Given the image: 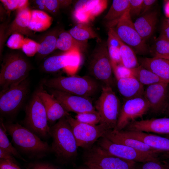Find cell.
<instances>
[{"label": "cell", "instance_id": "1", "mask_svg": "<svg viewBox=\"0 0 169 169\" xmlns=\"http://www.w3.org/2000/svg\"><path fill=\"white\" fill-rule=\"evenodd\" d=\"M15 148L31 159H40L51 152V146L38 136L18 123H4Z\"/></svg>", "mask_w": 169, "mask_h": 169}, {"label": "cell", "instance_id": "2", "mask_svg": "<svg viewBox=\"0 0 169 169\" xmlns=\"http://www.w3.org/2000/svg\"><path fill=\"white\" fill-rule=\"evenodd\" d=\"M51 137L53 141L51 152L57 159L66 163L75 158L78 146L71 127L66 117L59 120L50 126Z\"/></svg>", "mask_w": 169, "mask_h": 169}, {"label": "cell", "instance_id": "3", "mask_svg": "<svg viewBox=\"0 0 169 169\" xmlns=\"http://www.w3.org/2000/svg\"><path fill=\"white\" fill-rule=\"evenodd\" d=\"M43 84L47 88L90 98L100 90V82L90 76H59L45 79Z\"/></svg>", "mask_w": 169, "mask_h": 169}, {"label": "cell", "instance_id": "4", "mask_svg": "<svg viewBox=\"0 0 169 169\" xmlns=\"http://www.w3.org/2000/svg\"><path fill=\"white\" fill-rule=\"evenodd\" d=\"M24 127L41 138L51 137L47 115L44 106L36 92L25 108Z\"/></svg>", "mask_w": 169, "mask_h": 169}, {"label": "cell", "instance_id": "5", "mask_svg": "<svg viewBox=\"0 0 169 169\" xmlns=\"http://www.w3.org/2000/svg\"><path fill=\"white\" fill-rule=\"evenodd\" d=\"M30 66L27 60L17 54H11L4 59L0 72L2 90L16 85L27 78Z\"/></svg>", "mask_w": 169, "mask_h": 169}, {"label": "cell", "instance_id": "6", "mask_svg": "<svg viewBox=\"0 0 169 169\" xmlns=\"http://www.w3.org/2000/svg\"><path fill=\"white\" fill-rule=\"evenodd\" d=\"M84 154V164L97 169H136V162L115 156L98 145L87 148Z\"/></svg>", "mask_w": 169, "mask_h": 169}, {"label": "cell", "instance_id": "7", "mask_svg": "<svg viewBox=\"0 0 169 169\" xmlns=\"http://www.w3.org/2000/svg\"><path fill=\"white\" fill-rule=\"evenodd\" d=\"M120 101L112 88L103 86L96 100L95 108L101 117L100 124L108 129H114L116 125L121 108Z\"/></svg>", "mask_w": 169, "mask_h": 169}, {"label": "cell", "instance_id": "8", "mask_svg": "<svg viewBox=\"0 0 169 169\" xmlns=\"http://www.w3.org/2000/svg\"><path fill=\"white\" fill-rule=\"evenodd\" d=\"M89 72L90 76L104 86L113 88L114 84L113 74L107 44H101L92 54Z\"/></svg>", "mask_w": 169, "mask_h": 169}, {"label": "cell", "instance_id": "9", "mask_svg": "<svg viewBox=\"0 0 169 169\" xmlns=\"http://www.w3.org/2000/svg\"><path fill=\"white\" fill-rule=\"evenodd\" d=\"M112 28L120 39L131 47L136 53L143 55L149 52L146 42L135 27L129 15V9Z\"/></svg>", "mask_w": 169, "mask_h": 169}, {"label": "cell", "instance_id": "10", "mask_svg": "<svg viewBox=\"0 0 169 169\" xmlns=\"http://www.w3.org/2000/svg\"><path fill=\"white\" fill-rule=\"evenodd\" d=\"M27 78L20 83L5 90L0 95V111L5 116L17 113L22 106L29 90Z\"/></svg>", "mask_w": 169, "mask_h": 169}, {"label": "cell", "instance_id": "11", "mask_svg": "<svg viewBox=\"0 0 169 169\" xmlns=\"http://www.w3.org/2000/svg\"><path fill=\"white\" fill-rule=\"evenodd\" d=\"M75 138L78 147L88 148L104 137L108 129L102 124L93 125L78 121L70 115L66 116Z\"/></svg>", "mask_w": 169, "mask_h": 169}, {"label": "cell", "instance_id": "12", "mask_svg": "<svg viewBox=\"0 0 169 169\" xmlns=\"http://www.w3.org/2000/svg\"><path fill=\"white\" fill-rule=\"evenodd\" d=\"M98 145L115 156L136 162L143 163L158 160L157 156L140 151L125 145L114 143L105 137L99 139Z\"/></svg>", "mask_w": 169, "mask_h": 169}, {"label": "cell", "instance_id": "13", "mask_svg": "<svg viewBox=\"0 0 169 169\" xmlns=\"http://www.w3.org/2000/svg\"><path fill=\"white\" fill-rule=\"evenodd\" d=\"M150 109L144 96L125 100L121 106L115 129L120 131L135 119L142 117Z\"/></svg>", "mask_w": 169, "mask_h": 169}, {"label": "cell", "instance_id": "14", "mask_svg": "<svg viewBox=\"0 0 169 169\" xmlns=\"http://www.w3.org/2000/svg\"><path fill=\"white\" fill-rule=\"evenodd\" d=\"M168 84L159 83L148 86L145 90L144 97L152 112L158 114L167 110L169 103Z\"/></svg>", "mask_w": 169, "mask_h": 169}, {"label": "cell", "instance_id": "15", "mask_svg": "<svg viewBox=\"0 0 169 169\" xmlns=\"http://www.w3.org/2000/svg\"><path fill=\"white\" fill-rule=\"evenodd\" d=\"M48 88V92L54 96L68 112L77 114L96 110L90 98Z\"/></svg>", "mask_w": 169, "mask_h": 169}, {"label": "cell", "instance_id": "16", "mask_svg": "<svg viewBox=\"0 0 169 169\" xmlns=\"http://www.w3.org/2000/svg\"><path fill=\"white\" fill-rule=\"evenodd\" d=\"M104 137L114 143L125 145L157 156L161 153L143 142L130 137L122 130L119 131L115 129L107 130L105 132Z\"/></svg>", "mask_w": 169, "mask_h": 169}, {"label": "cell", "instance_id": "17", "mask_svg": "<svg viewBox=\"0 0 169 169\" xmlns=\"http://www.w3.org/2000/svg\"><path fill=\"white\" fill-rule=\"evenodd\" d=\"M126 127L128 131L169 134V118L135 120Z\"/></svg>", "mask_w": 169, "mask_h": 169}, {"label": "cell", "instance_id": "18", "mask_svg": "<svg viewBox=\"0 0 169 169\" xmlns=\"http://www.w3.org/2000/svg\"><path fill=\"white\" fill-rule=\"evenodd\" d=\"M36 92L44 106L48 122L50 125L69 115L54 96L42 87H41Z\"/></svg>", "mask_w": 169, "mask_h": 169}, {"label": "cell", "instance_id": "19", "mask_svg": "<svg viewBox=\"0 0 169 169\" xmlns=\"http://www.w3.org/2000/svg\"><path fill=\"white\" fill-rule=\"evenodd\" d=\"M128 136L139 140L161 153L169 154V139L142 132L124 131Z\"/></svg>", "mask_w": 169, "mask_h": 169}, {"label": "cell", "instance_id": "20", "mask_svg": "<svg viewBox=\"0 0 169 169\" xmlns=\"http://www.w3.org/2000/svg\"><path fill=\"white\" fill-rule=\"evenodd\" d=\"M140 65L156 74L164 82L169 84V60L153 57L143 58L138 60Z\"/></svg>", "mask_w": 169, "mask_h": 169}, {"label": "cell", "instance_id": "21", "mask_svg": "<svg viewBox=\"0 0 169 169\" xmlns=\"http://www.w3.org/2000/svg\"><path fill=\"white\" fill-rule=\"evenodd\" d=\"M116 85L119 92L125 100L144 96L143 85L134 77L118 79Z\"/></svg>", "mask_w": 169, "mask_h": 169}, {"label": "cell", "instance_id": "22", "mask_svg": "<svg viewBox=\"0 0 169 169\" xmlns=\"http://www.w3.org/2000/svg\"><path fill=\"white\" fill-rule=\"evenodd\" d=\"M31 11L28 7L18 10L16 16L7 29L5 35V39L14 33L30 35L32 33L28 28Z\"/></svg>", "mask_w": 169, "mask_h": 169}, {"label": "cell", "instance_id": "23", "mask_svg": "<svg viewBox=\"0 0 169 169\" xmlns=\"http://www.w3.org/2000/svg\"><path fill=\"white\" fill-rule=\"evenodd\" d=\"M157 12H149L138 18L134 23L136 31L146 42L152 35L157 22Z\"/></svg>", "mask_w": 169, "mask_h": 169}, {"label": "cell", "instance_id": "24", "mask_svg": "<svg viewBox=\"0 0 169 169\" xmlns=\"http://www.w3.org/2000/svg\"><path fill=\"white\" fill-rule=\"evenodd\" d=\"M129 0H114L104 19L108 23L109 28H114L118 22L128 11Z\"/></svg>", "mask_w": 169, "mask_h": 169}, {"label": "cell", "instance_id": "25", "mask_svg": "<svg viewBox=\"0 0 169 169\" xmlns=\"http://www.w3.org/2000/svg\"><path fill=\"white\" fill-rule=\"evenodd\" d=\"M52 22V17L45 11L40 10H32L28 28L31 31H44L50 28Z\"/></svg>", "mask_w": 169, "mask_h": 169}, {"label": "cell", "instance_id": "26", "mask_svg": "<svg viewBox=\"0 0 169 169\" xmlns=\"http://www.w3.org/2000/svg\"><path fill=\"white\" fill-rule=\"evenodd\" d=\"M69 51L50 57L44 62L43 69L45 71L48 73L56 72L61 69L65 71L69 65Z\"/></svg>", "mask_w": 169, "mask_h": 169}, {"label": "cell", "instance_id": "27", "mask_svg": "<svg viewBox=\"0 0 169 169\" xmlns=\"http://www.w3.org/2000/svg\"><path fill=\"white\" fill-rule=\"evenodd\" d=\"M87 42L79 41L74 38L67 32H62L59 34L56 42V49L64 52L75 48L80 51L84 50L86 47Z\"/></svg>", "mask_w": 169, "mask_h": 169}, {"label": "cell", "instance_id": "28", "mask_svg": "<svg viewBox=\"0 0 169 169\" xmlns=\"http://www.w3.org/2000/svg\"><path fill=\"white\" fill-rule=\"evenodd\" d=\"M131 69L134 76L143 85L164 82L156 74L141 65Z\"/></svg>", "mask_w": 169, "mask_h": 169}, {"label": "cell", "instance_id": "29", "mask_svg": "<svg viewBox=\"0 0 169 169\" xmlns=\"http://www.w3.org/2000/svg\"><path fill=\"white\" fill-rule=\"evenodd\" d=\"M118 38L120 44L119 50L122 64L130 69L139 66L140 65L134 50L124 43L119 37Z\"/></svg>", "mask_w": 169, "mask_h": 169}, {"label": "cell", "instance_id": "30", "mask_svg": "<svg viewBox=\"0 0 169 169\" xmlns=\"http://www.w3.org/2000/svg\"><path fill=\"white\" fill-rule=\"evenodd\" d=\"M68 32L75 39L81 42H87L89 39L98 37L95 31L87 24H78Z\"/></svg>", "mask_w": 169, "mask_h": 169}, {"label": "cell", "instance_id": "31", "mask_svg": "<svg viewBox=\"0 0 169 169\" xmlns=\"http://www.w3.org/2000/svg\"><path fill=\"white\" fill-rule=\"evenodd\" d=\"M58 36L57 33L53 32L47 34L38 43V53L41 57H44L56 49V42Z\"/></svg>", "mask_w": 169, "mask_h": 169}, {"label": "cell", "instance_id": "32", "mask_svg": "<svg viewBox=\"0 0 169 169\" xmlns=\"http://www.w3.org/2000/svg\"><path fill=\"white\" fill-rule=\"evenodd\" d=\"M7 131L5 128L2 119L0 120V148L11 154L14 156L19 159L24 161H27L20 154L14 147L9 141L7 136Z\"/></svg>", "mask_w": 169, "mask_h": 169}, {"label": "cell", "instance_id": "33", "mask_svg": "<svg viewBox=\"0 0 169 169\" xmlns=\"http://www.w3.org/2000/svg\"><path fill=\"white\" fill-rule=\"evenodd\" d=\"M149 52L153 57H156L169 54V39L160 35L151 46Z\"/></svg>", "mask_w": 169, "mask_h": 169}, {"label": "cell", "instance_id": "34", "mask_svg": "<svg viewBox=\"0 0 169 169\" xmlns=\"http://www.w3.org/2000/svg\"><path fill=\"white\" fill-rule=\"evenodd\" d=\"M80 50L75 48L69 51L70 60L69 65L65 72L69 75H73L79 69L81 63Z\"/></svg>", "mask_w": 169, "mask_h": 169}, {"label": "cell", "instance_id": "35", "mask_svg": "<svg viewBox=\"0 0 169 169\" xmlns=\"http://www.w3.org/2000/svg\"><path fill=\"white\" fill-rule=\"evenodd\" d=\"M75 118L81 123L93 125L100 124L101 121V117L96 110L77 114Z\"/></svg>", "mask_w": 169, "mask_h": 169}, {"label": "cell", "instance_id": "36", "mask_svg": "<svg viewBox=\"0 0 169 169\" xmlns=\"http://www.w3.org/2000/svg\"><path fill=\"white\" fill-rule=\"evenodd\" d=\"M111 63L113 75L116 80L134 77L131 69L126 67L122 63L117 64L111 61Z\"/></svg>", "mask_w": 169, "mask_h": 169}, {"label": "cell", "instance_id": "37", "mask_svg": "<svg viewBox=\"0 0 169 169\" xmlns=\"http://www.w3.org/2000/svg\"><path fill=\"white\" fill-rule=\"evenodd\" d=\"M35 3L40 10L54 13L59 10L61 6L60 0H37Z\"/></svg>", "mask_w": 169, "mask_h": 169}, {"label": "cell", "instance_id": "38", "mask_svg": "<svg viewBox=\"0 0 169 169\" xmlns=\"http://www.w3.org/2000/svg\"><path fill=\"white\" fill-rule=\"evenodd\" d=\"M25 38L21 34L13 33L9 37L7 41L6 45L8 48L12 49H21Z\"/></svg>", "mask_w": 169, "mask_h": 169}, {"label": "cell", "instance_id": "39", "mask_svg": "<svg viewBox=\"0 0 169 169\" xmlns=\"http://www.w3.org/2000/svg\"><path fill=\"white\" fill-rule=\"evenodd\" d=\"M38 43L30 38H25L21 49L27 56L33 57L38 53Z\"/></svg>", "mask_w": 169, "mask_h": 169}, {"label": "cell", "instance_id": "40", "mask_svg": "<svg viewBox=\"0 0 169 169\" xmlns=\"http://www.w3.org/2000/svg\"><path fill=\"white\" fill-rule=\"evenodd\" d=\"M3 5L8 10H18L28 7V1L27 0H1Z\"/></svg>", "mask_w": 169, "mask_h": 169}, {"label": "cell", "instance_id": "41", "mask_svg": "<svg viewBox=\"0 0 169 169\" xmlns=\"http://www.w3.org/2000/svg\"><path fill=\"white\" fill-rule=\"evenodd\" d=\"M108 2V1L106 0H96L91 9L89 12L92 20L106 9Z\"/></svg>", "mask_w": 169, "mask_h": 169}, {"label": "cell", "instance_id": "42", "mask_svg": "<svg viewBox=\"0 0 169 169\" xmlns=\"http://www.w3.org/2000/svg\"><path fill=\"white\" fill-rule=\"evenodd\" d=\"M73 15L74 20L78 24H87L92 20L89 13L85 10H74Z\"/></svg>", "mask_w": 169, "mask_h": 169}, {"label": "cell", "instance_id": "43", "mask_svg": "<svg viewBox=\"0 0 169 169\" xmlns=\"http://www.w3.org/2000/svg\"><path fill=\"white\" fill-rule=\"evenodd\" d=\"M143 0H129V13L131 18L140 15Z\"/></svg>", "mask_w": 169, "mask_h": 169}, {"label": "cell", "instance_id": "44", "mask_svg": "<svg viewBox=\"0 0 169 169\" xmlns=\"http://www.w3.org/2000/svg\"><path fill=\"white\" fill-rule=\"evenodd\" d=\"M26 169H60L51 163L39 161L31 162L28 164Z\"/></svg>", "mask_w": 169, "mask_h": 169}, {"label": "cell", "instance_id": "45", "mask_svg": "<svg viewBox=\"0 0 169 169\" xmlns=\"http://www.w3.org/2000/svg\"><path fill=\"white\" fill-rule=\"evenodd\" d=\"M107 47L111 61L117 64L122 63L119 47L110 46Z\"/></svg>", "mask_w": 169, "mask_h": 169}, {"label": "cell", "instance_id": "46", "mask_svg": "<svg viewBox=\"0 0 169 169\" xmlns=\"http://www.w3.org/2000/svg\"><path fill=\"white\" fill-rule=\"evenodd\" d=\"M141 169H168V168L164 164H162L158 160L142 163L141 166Z\"/></svg>", "mask_w": 169, "mask_h": 169}, {"label": "cell", "instance_id": "47", "mask_svg": "<svg viewBox=\"0 0 169 169\" xmlns=\"http://www.w3.org/2000/svg\"><path fill=\"white\" fill-rule=\"evenodd\" d=\"M0 169H22L18 165L13 162L0 159Z\"/></svg>", "mask_w": 169, "mask_h": 169}, {"label": "cell", "instance_id": "48", "mask_svg": "<svg viewBox=\"0 0 169 169\" xmlns=\"http://www.w3.org/2000/svg\"><path fill=\"white\" fill-rule=\"evenodd\" d=\"M157 1L155 0H143L140 16L145 14L147 13Z\"/></svg>", "mask_w": 169, "mask_h": 169}, {"label": "cell", "instance_id": "49", "mask_svg": "<svg viewBox=\"0 0 169 169\" xmlns=\"http://www.w3.org/2000/svg\"><path fill=\"white\" fill-rule=\"evenodd\" d=\"M0 159L8 161L18 164L14 156L8 152L0 148Z\"/></svg>", "mask_w": 169, "mask_h": 169}, {"label": "cell", "instance_id": "50", "mask_svg": "<svg viewBox=\"0 0 169 169\" xmlns=\"http://www.w3.org/2000/svg\"><path fill=\"white\" fill-rule=\"evenodd\" d=\"M160 35L169 39V23L167 21H165L163 23Z\"/></svg>", "mask_w": 169, "mask_h": 169}, {"label": "cell", "instance_id": "51", "mask_svg": "<svg viewBox=\"0 0 169 169\" xmlns=\"http://www.w3.org/2000/svg\"><path fill=\"white\" fill-rule=\"evenodd\" d=\"M165 11L166 16L169 17V1L167 2L165 5Z\"/></svg>", "mask_w": 169, "mask_h": 169}, {"label": "cell", "instance_id": "52", "mask_svg": "<svg viewBox=\"0 0 169 169\" xmlns=\"http://www.w3.org/2000/svg\"><path fill=\"white\" fill-rule=\"evenodd\" d=\"M159 58H163V59H168V60H169V54L167 55H165V56H161V57H159Z\"/></svg>", "mask_w": 169, "mask_h": 169}, {"label": "cell", "instance_id": "53", "mask_svg": "<svg viewBox=\"0 0 169 169\" xmlns=\"http://www.w3.org/2000/svg\"><path fill=\"white\" fill-rule=\"evenodd\" d=\"M164 164L166 166L168 169H169V161H168L165 162Z\"/></svg>", "mask_w": 169, "mask_h": 169}, {"label": "cell", "instance_id": "54", "mask_svg": "<svg viewBox=\"0 0 169 169\" xmlns=\"http://www.w3.org/2000/svg\"><path fill=\"white\" fill-rule=\"evenodd\" d=\"M81 169H92L88 167L87 166V167L84 168H82Z\"/></svg>", "mask_w": 169, "mask_h": 169}, {"label": "cell", "instance_id": "55", "mask_svg": "<svg viewBox=\"0 0 169 169\" xmlns=\"http://www.w3.org/2000/svg\"><path fill=\"white\" fill-rule=\"evenodd\" d=\"M167 110L168 113H169V103Z\"/></svg>", "mask_w": 169, "mask_h": 169}, {"label": "cell", "instance_id": "56", "mask_svg": "<svg viewBox=\"0 0 169 169\" xmlns=\"http://www.w3.org/2000/svg\"><path fill=\"white\" fill-rule=\"evenodd\" d=\"M167 22H168L169 23V19L167 21Z\"/></svg>", "mask_w": 169, "mask_h": 169}, {"label": "cell", "instance_id": "57", "mask_svg": "<svg viewBox=\"0 0 169 169\" xmlns=\"http://www.w3.org/2000/svg\"><path fill=\"white\" fill-rule=\"evenodd\" d=\"M91 169H95V168H91Z\"/></svg>", "mask_w": 169, "mask_h": 169}]
</instances>
